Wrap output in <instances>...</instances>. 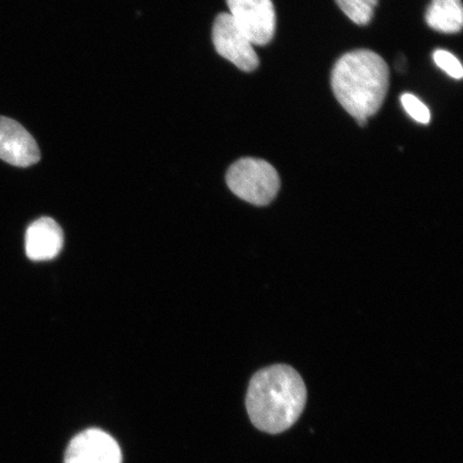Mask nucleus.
Masks as SVG:
<instances>
[{
    "label": "nucleus",
    "mask_w": 463,
    "mask_h": 463,
    "mask_svg": "<svg viewBox=\"0 0 463 463\" xmlns=\"http://www.w3.org/2000/svg\"><path fill=\"white\" fill-rule=\"evenodd\" d=\"M426 22L439 33H459L463 24L461 0H432L427 10Z\"/></svg>",
    "instance_id": "nucleus-9"
},
{
    "label": "nucleus",
    "mask_w": 463,
    "mask_h": 463,
    "mask_svg": "<svg viewBox=\"0 0 463 463\" xmlns=\"http://www.w3.org/2000/svg\"><path fill=\"white\" fill-rule=\"evenodd\" d=\"M213 43L217 53L241 69L251 72L260 65L253 44L229 14H220L213 26Z\"/></svg>",
    "instance_id": "nucleus-4"
},
{
    "label": "nucleus",
    "mask_w": 463,
    "mask_h": 463,
    "mask_svg": "<svg viewBox=\"0 0 463 463\" xmlns=\"http://www.w3.org/2000/svg\"><path fill=\"white\" fill-rule=\"evenodd\" d=\"M401 100L405 112H407L415 121H418V123L422 125L430 123V109H428L426 104L420 101L418 97L413 94H409V92H405V94L402 95Z\"/></svg>",
    "instance_id": "nucleus-11"
},
{
    "label": "nucleus",
    "mask_w": 463,
    "mask_h": 463,
    "mask_svg": "<svg viewBox=\"0 0 463 463\" xmlns=\"http://www.w3.org/2000/svg\"><path fill=\"white\" fill-rule=\"evenodd\" d=\"M62 245V231L54 219L40 218L29 225L26 231V254L34 262L56 258L61 251Z\"/></svg>",
    "instance_id": "nucleus-8"
},
{
    "label": "nucleus",
    "mask_w": 463,
    "mask_h": 463,
    "mask_svg": "<svg viewBox=\"0 0 463 463\" xmlns=\"http://www.w3.org/2000/svg\"><path fill=\"white\" fill-rule=\"evenodd\" d=\"M42 153L33 137L16 120L0 116V159L11 165L38 164Z\"/></svg>",
    "instance_id": "nucleus-7"
},
{
    "label": "nucleus",
    "mask_w": 463,
    "mask_h": 463,
    "mask_svg": "<svg viewBox=\"0 0 463 463\" xmlns=\"http://www.w3.org/2000/svg\"><path fill=\"white\" fill-rule=\"evenodd\" d=\"M123 455L118 442L100 430H87L69 443L65 463H121Z\"/></svg>",
    "instance_id": "nucleus-6"
},
{
    "label": "nucleus",
    "mask_w": 463,
    "mask_h": 463,
    "mask_svg": "<svg viewBox=\"0 0 463 463\" xmlns=\"http://www.w3.org/2000/svg\"><path fill=\"white\" fill-rule=\"evenodd\" d=\"M436 65L450 78L460 80L463 75V68L458 58L445 50L434 51L432 55Z\"/></svg>",
    "instance_id": "nucleus-12"
},
{
    "label": "nucleus",
    "mask_w": 463,
    "mask_h": 463,
    "mask_svg": "<svg viewBox=\"0 0 463 463\" xmlns=\"http://www.w3.org/2000/svg\"><path fill=\"white\" fill-rule=\"evenodd\" d=\"M389 86V66L373 51H352L335 63L332 71L334 95L356 120L368 119L379 111Z\"/></svg>",
    "instance_id": "nucleus-2"
},
{
    "label": "nucleus",
    "mask_w": 463,
    "mask_h": 463,
    "mask_svg": "<svg viewBox=\"0 0 463 463\" xmlns=\"http://www.w3.org/2000/svg\"><path fill=\"white\" fill-rule=\"evenodd\" d=\"M225 179L232 193L258 206L269 204L280 189L279 174L262 159L237 160L229 167Z\"/></svg>",
    "instance_id": "nucleus-3"
},
{
    "label": "nucleus",
    "mask_w": 463,
    "mask_h": 463,
    "mask_svg": "<svg viewBox=\"0 0 463 463\" xmlns=\"http://www.w3.org/2000/svg\"><path fill=\"white\" fill-rule=\"evenodd\" d=\"M307 402L302 376L288 364L260 370L248 387L246 408L259 430L278 434L291 428L300 418Z\"/></svg>",
    "instance_id": "nucleus-1"
},
{
    "label": "nucleus",
    "mask_w": 463,
    "mask_h": 463,
    "mask_svg": "<svg viewBox=\"0 0 463 463\" xmlns=\"http://www.w3.org/2000/svg\"><path fill=\"white\" fill-rule=\"evenodd\" d=\"M230 15L254 45H266L276 32V11L271 0H227Z\"/></svg>",
    "instance_id": "nucleus-5"
},
{
    "label": "nucleus",
    "mask_w": 463,
    "mask_h": 463,
    "mask_svg": "<svg viewBox=\"0 0 463 463\" xmlns=\"http://www.w3.org/2000/svg\"><path fill=\"white\" fill-rule=\"evenodd\" d=\"M338 7L357 25H367L372 22L379 0H335Z\"/></svg>",
    "instance_id": "nucleus-10"
}]
</instances>
